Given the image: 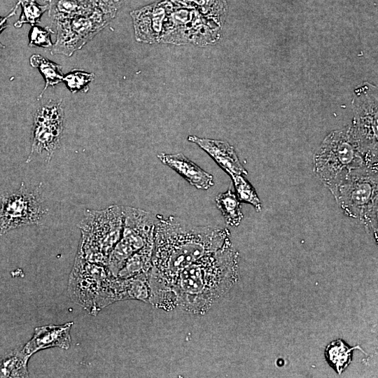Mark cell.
Returning a JSON list of instances; mask_svg holds the SVG:
<instances>
[{
  "label": "cell",
  "mask_w": 378,
  "mask_h": 378,
  "mask_svg": "<svg viewBox=\"0 0 378 378\" xmlns=\"http://www.w3.org/2000/svg\"><path fill=\"white\" fill-rule=\"evenodd\" d=\"M313 160L315 175L328 189L351 170L370 166L359 148L351 125L327 135Z\"/></svg>",
  "instance_id": "obj_4"
},
{
  "label": "cell",
  "mask_w": 378,
  "mask_h": 378,
  "mask_svg": "<svg viewBox=\"0 0 378 378\" xmlns=\"http://www.w3.org/2000/svg\"><path fill=\"white\" fill-rule=\"evenodd\" d=\"M172 6L170 0H164L132 10L135 38L138 41H161L167 14Z\"/></svg>",
  "instance_id": "obj_12"
},
{
  "label": "cell",
  "mask_w": 378,
  "mask_h": 378,
  "mask_svg": "<svg viewBox=\"0 0 378 378\" xmlns=\"http://www.w3.org/2000/svg\"><path fill=\"white\" fill-rule=\"evenodd\" d=\"M64 118V108L60 102L50 100L37 109L34 118L30 153L27 162L34 154L43 152L48 154L50 160L60 145Z\"/></svg>",
  "instance_id": "obj_11"
},
{
  "label": "cell",
  "mask_w": 378,
  "mask_h": 378,
  "mask_svg": "<svg viewBox=\"0 0 378 378\" xmlns=\"http://www.w3.org/2000/svg\"><path fill=\"white\" fill-rule=\"evenodd\" d=\"M18 4L21 5L22 13L14 24L17 28L21 27L24 24L34 26L39 23L43 14L48 10V4L41 5L36 0H18Z\"/></svg>",
  "instance_id": "obj_22"
},
{
  "label": "cell",
  "mask_w": 378,
  "mask_h": 378,
  "mask_svg": "<svg viewBox=\"0 0 378 378\" xmlns=\"http://www.w3.org/2000/svg\"><path fill=\"white\" fill-rule=\"evenodd\" d=\"M153 241L154 239L133 253L127 260L117 276L127 279L148 274L151 267Z\"/></svg>",
  "instance_id": "obj_17"
},
{
  "label": "cell",
  "mask_w": 378,
  "mask_h": 378,
  "mask_svg": "<svg viewBox=\"0 0 378 378\" xmlns=\"http://www.w3.org/2000/svg\"><path fill=\"white\" fill-rule=\"evenodd\" d=\"M94 8L99 9L104 13L115 17L118 10L121 6L123 0H88Z\"/></svg>",
  "instance_id": "obj_26"
},
{
  "label": "cell",
  "mask_w": 378,
  "mask_h": 378,
  "mask_svg": "<svg viewBox=\"0 0 378 378\" xmlns=\"http://www.w3.org/2000/svg\"><path fill=\"white\" fill-rule=\"evenodd\" d=\"M53 31L48 27L32 26L29 34V46L31 48H52L50 35Z\"/></svg>",
  "instance_id": "obj_25"
},
{
  "label": "cell",
  "mask_w": 378,
  "mask_h": 378,
  "mask_svg": "<svg viewBox=\"0 0 378 378\" xmlns=\"http://www.w3.org/2000/svg\"><path fill=\"white\" fill-rule=\"evenodd\" d=\"M39 1H43V2H47V1L48 2V0H39Z\"/></svg>",
  "instance_id": "obj_28"
},
{
  "label": "cell",
  "mask_w": 378,
  "mask_h": 378,
  "mask_svg": "<svg viewBox=\"0 0 378 378\" xmlns=\"http://www.w3.org/2000/svg\"><path fill=\"white\" fill-rule=\"evenodd\" d=\"M47 212L39 188L31 190L22 182L17 191L0 195V234L22 226L40 224Z\"/></svg>",
  "instance_id": "obj_9"
},
{
  "label": "cell",
  "mask_w": 378,
  "mask_h": 378,
  "mask_svg": "<svg viewBox=\"0 0 378 378\" xmlns=\"http://www.w3.org/2000/svg\"><path fill=\"white\" fill-rule=\"evenodd\" d=\"M30 356L16 349L0 359V377H28V360Z\"/></svg>",
  "instance_id": "obj_18"
},
{
  "label": "cell",
  "mask_w": 378,
  "mask_h": 378,
  "mask_svg": "<svg viewBox=\"0 0 378 378\" xmlns=\"http://www.w3.org/2000/svg\"><path fill=\"white\" fill-rule=\"evenodd\" d=\"M354 118L351 125L367 163L378 166L377 88L364 84L356 90L353 101Z\"/></svg>",
  "instance_id": "obj_8"
},
{
  "label": "cell",
  "mask_w": 378,
  "mask_h": 378,
  "mask_svg": "<svg viewBox=\"0 0 378 378\" xmlns=\"http://www.w3.org/2000/svg\"><path fill=\"white\" fill-rule=\"evenodd\" d=\"M236 190V195L240 202L251 204L257 211L262 208L260 200L251 184L243 175L230 174Z\"/></svg>",
  "instance_id": "obj_23"
},
{
  "label": "cell",
  "mask_w": 378,
  "mask_h": 378,
  "mask_svg": "<svg viewBox=\"0 0 378 378\" xmlns=\"http://www.w3.org/2000/svg\"><path fill=\"white\" fill-rule=\"evenodd\" d=\"M228 242L227 229L195 225L173 216L157 215L147 278L150 303L167 311L174 309L170 286L176 276Z\"/></svg>",
  "instance_id": "obj_1"
},
{
  "label": "cell",
  "mask_w": 378,
  "mask_h": 378,
  "mask_svg": "<svg viewBox=\"0 0 378 378\" xmlns=\"http://www.w3.org/2000/svg\"><path fill=\"white\" fill-rule=\"evenodd\" d=\"M74 322L62 325H48L35 328L32 337L22 350L30 357L35 353L48 348L59 347L68 349L71 346L70 331Z\"/></svg>",
  "instance_id": "obj_13"
},
{
  "label": "cell",
  "mask_w": 378,
  "mask_h": 378,
  "mask_svg": "<svg viewBox=\"0 0 378 378\" xmlns=\"http://www.w3.org/2000/svg\"><path fill=\"white\" fill-rule=\"evenodd\" d=\"M377 167L354 169L329 189L346 215L360 220L374 230L377 222Z\"/></svg>",
  "instance_id": "obj_3"
},
{
  "label": "cell",
  "mask_w": 378,
  "mask_h": 378,
  "mask_svg": "<svg viewBox=\"0 0 378 378\" xmlns=\"http://www.w3.org/2000/svg\"><path fill=\"white\" fill-rule=\"evenodd\" d=\"M30 64L37 68L43 75L45 80L43 92L49 86H54L63 81L64 75L62 72V66L52 62L39 55H33L30 57Z\"/></svg>",
  "instance_id": "obj_21"
},
{
  "label": "cell",
  "mask_w": 378,
  "mask_h": 378,
  "mask_svg": "<svg viewBox=\"0 0 378 378\" xmlns=\"http://www.w3.org/2000/svg\"><path fill=\"white\" fill-rule=\"evenodd\" d=\"M81 238L77 255L106 266L120 240L123 227L122 206L111 205L102 210H86L78 224Z\"/></svg>",
  "instance_id": "obj_5"
},
{
  "label": "cell",
  "mask_w": 378,
  "mask_h": 378,
  "mask_svg": "<svg viewBox=\"0 0 378 378\" xmlns=\"http://www.w3.org/2000/svg\"><path fill=\"white\" fill-rule=\"evenodd\" d=\"M95 9L88 0H48V15L53 22L90 14Z\"/></svg>",
  "instance_id": "obj_16"
},
{
  "label": "cell",
  "mask_w": 378,
  "mask_h": 378,
  "mask_svg": "<svg viewBox=\"0 0 378 378\" xmlns=\"http://www.w3.org/2000/svg\"><path fill=\"white\" fill-rule=\"evenodd\" d=\"M355 349L362 350L358 345L349 348L341 340H335L327 346L326 356L330 365L341 374L351 362V351Z\"/></svg>",
  "instance_id": "obj_20"
},
{
  "label": "cell",
  "mask_w": 378,
  "mask_h": 378,
  "mask_svg": "<svg viewBox=\"0 0 378 378\" xmlns=\"http://www.w3.org/2000/svg\"><path fill=\"white\" fill-rule=\"evenodd\" d=\"M160 161L172 169L191 186L200 190H208L214 186L211 174L205 172L183 153H160L157 155Z\"/></svg>",
  "instance_id": "obj_15"
},
{
  "label": "cell",
  "mask_w": 378,
  "mask_h": 378,
  "mask_svg": "<svg viewBox=\"0 0 378 378\" xmlns=\"http://www.w3.org/2000/svg\"><path fill=\"white\" fill-rule=\"evenodd\" d=\"M94 74L81 70H72L64 76L63 81L72 92H87L89 83L93 80Z\"/></svg>",
  "instance_id": "obj_24"
},
{
  "label": "cell",
  "mask_w": 378,
  "mask_h": 378,
  "mask_svg": "<svg viewBox=\"0 0 378 378\" xmlns=\"http://www.w3.org/2000/svg\"><path fill=\"white\" fill-rule=\"evenodd\" d=\"M123 227L120 240L112 250L106 268L113 276L135 252L154 239L157 215L141 209L122 206Z\"/></svg>",
  "instance_id": "obj_6"
},
{
  "label": "cell",
  "mask_w": 378,
  "mask_h": 378,
  "mask_svg": "<svg viewBox=\"0 0 378 378\" xmlns=\"http://www.w3.org/2000/svg\"><path fill=\"white\" fill-rule=\"evenodd\" d=\"M112 18L95 9L90 14L55 22L57 37L51 53L71 56L103 29Z\"/></svg>",
  "instance_id": "obj_10"
},
{
  "label": "cell",
  "mask_w": 378,
  "mask_h": 378,
  "mask_svg": "<svg viewBox=\"0 0 378 378\" xmlns=\"http://www.w3.org/2000/svg\"><path fill=\"white\" fill-rule=\"evenodd\" d=\"M237 256L228 242L183 270L170 286L175 307L194 314L207 312L234 282Z\"/></svg>",
  "instance_id": "obj_2"
},
{
  "label": "cell",
  "mask_w": 378,
  "mask_h": 378,
  "mask_svg": "<svg viewBox=\"0 0 378 378\" xmlns=\"http://www.w3.org/2000/svg\"><path fill=\"white\" fill-rule=\"evenodd\" d=\"M19 4L17 3V4L15 5V6L13 8V10L10 13V14L8 15H7L6 17H1L0 16V33L7 27V24H6V20L8 18H9L10 17L14 15L16 13V10L18 9V7ZM4 48V46L2 45L1 43H0V48Z\"/></svg>",
  "instance_id": "obj_27"
},
{
  "label": "cell",
  "mask_w": 378,
  "mask_h": 378,
  "mask_svg": "<svg viewBox=\"0 0 378 378\" xmlns=\"http://www.w3.org/2000/svg\"><path fill=\"white\" fill-rule=\"evenodd\" d=\"M188 140L205 151L229 175L247 174L234 147L227 141L197 136H189Z\"/></svg>",
  "instance_id": "obj_14"
},
{
  "label": "cell",
  "mask_w": 378,
  "mask_h": 378,
  "mask_svg": "<svg viewBox=\"0 0 378 378\" xmlns=\"http://www.w3.org/2000/svg\"><path fill=\"white\" fill-rule=\"evenodd\" d=\"M113 276L106 266L89 262L76 254L69 275V296L89 314L95 315L99 312L98 304L103 291Z\"/></svg>",
  "instance_id": "obj_7"
},
{
  "label": "cell",
  "mask_w": 378,
  "mask_h": 378,
  "mask_svg": "<svg viewBox=\"0 0 378 378\" xmlns=\"http://www.w3.org/2000/svg\"><path fill=\"white\" fill-rule=\"evenodd\" d=\"M215 202L228 225L237 226L240 224L244 216L240 201L230 188L225 192L219 193L216 197Z\"/></svg>",
  "instance_id": "obj_19"
}]
</instances>
